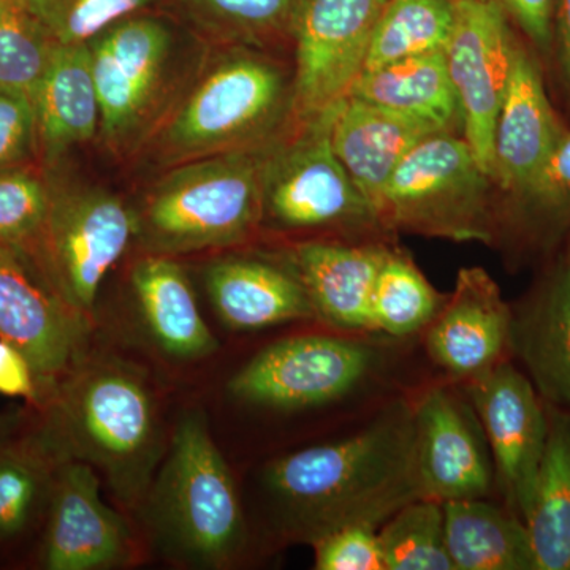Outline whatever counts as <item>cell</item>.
I'll use <instances>...</instances> for the list:
<instances>
[{"mask_svg":"<svg viewBox=\"0 0 570 570\" xmlns=\"http://www.w3.org/2000/svg\"><path fill=\"white\" fill-rule=\"evenodd\" d=\"M285 524L298 538L367 524L377 528L423 498L414 412L396 404L354 436L275 461L265 474Z\"/></svg>","mask_w":570,"mask_h":570,"instance_id":"1","label":"cell"},{"mask_svg":"<svg viewBox=\"0 0 570 570\" xmlns=\"http://www.w3.org/2000/svg\"><path fill=\"white\" fill-rule=\"evenodd\" d=\"M37 409L32 431L52 459L100 469L129 508L146 498L163 456V426L138 367L82 356Z\"/></svg>","mask_w":570,"mask_h":570,"instance_id":"2","label":"cell"},{"mask_svg":"<svg viewBox=\"0 0 570 570\" xmlns=\"http://www.w3.org/2000/svg\"><path fill=\"white\" fill-rule=\"evenodd\" d=\"M269 142L174 165L135 212L149 254L220 249L246 242L264 223Z\"/></svg>","mask_w":570,"mask_h":570,"instance_id":"3","label":"cell"},{"mask_svg":"<svg viewBox=\"0 0 570 570\" xmlns=\"http://www.w3.org/2000/svg\"><path fill=\"white\" fill-rule=\"evenodd\" d=\"M146 498L154 528L183 560L220 568L245 546L238 491L204 412L189 411L179 420Z\"/></svg>","mask_w":570,"mask_h":570,"instance_id":"4","label":"cell"},{"mask_svg":"<svg viewBox=\"0 0 570 570\" xmlns=\"http://www.w3.org/2000/svg\"><path fill=\"white\" fill-rule=\"evenodd\" d=\"M292 80L253 48L234 47L205 71L157 134L165 168L266 142L291 115Z\"/></svg>","mask_w":570,"mask_h":570,"instance_id":"5","label":"cell"},{"mask_svg":"<svg viewBox=\"0 0 570 570\" xmlns=\"http://www.w3.org/2000/svg\"><path fill=\"white\" fill-rule=\"evenodd\" d=\"M463 135H428L407 154L382 190L379 225L453 242H489L491 187Z\"/></svg>","mask_w":570,"mask_h":570,"instance_id":"6","label":"cell"},{"mask_svg":"<svg viewBox=\"0 0 570 570\" xmlns=\"http://www.w3.org/2000/svg\"><path fill=\"white\" fill-rule=\"evenodd\" d=\"M47 174L51 205L41 275L71 307L88 314L105 277L137 236V217L104 187L66 184L55 170Z\"/></svg>","mask_w":570,"mask_h":570,"instance_id":"7","label":"cell"},{"mask_svg":"<svg viewBox=\"0 0 570 570\" xmlns=\"http://www.w3.org/2000/svg\"><path fill=\"white\" fill-rule=\"evenodd\" d=\"M335 108L296 122V132L287 141L269 145L264 174V220L287 230L379 225L373 208L333 149Z\"/></svg>","mask_w":570,"mask_h":570,"instance_id":"8","label":"cell"},{"mask_svg":"<svg viewBox=\"0 0 570 570\" xmlns=\"http://www.w3.org/2000/svg\"><path fill=\"white\" fill-rule=\"evenodd\" d=\"M390 0H305L296 17L291 116L307 121L343 102L365 67Z\"/></svg>","mask_w":570,"mask_h":570,"instance_id":"9","label":"cell"},{"mask_svg":"<svg viewBox=\"0 0 570 570\" xmlns=\"http://www.w3.org/2000/svg\"><path fill=\"white\" fill-rule=\"evenodd\" d=\"M100 104L99 137L122 149L157 107L174 55V36L159 18L134 14L89 43Z\"/></svg>","mask_w":570,"mask_h":570,"instance_id":"10","label":"cell"},{"mask_svg":"<svg viewBox=\"0 0 570 570\" xmlns=\"http://www.w3.org/2000/svg\"><path fill=\"white\" fill-rule=\"evenodd\" d=\"M370 347L340 337L277 341L228 382V392L255 406L295 411L347 395L373 366Z\"/></svg>","mask_w":570,"mask_h":570,"instance_id":"11","label":"cell"},{"mask_svg":"<svg viewBox=\"0 0 570 570\" xmlns=\"http://www.w3.org/2000/svg\"><path fill=\"white\" fill-rule=\"evenodd\" d=\"M509 21L493 0H459L444 50L460 105L461 135L490 176L494 127L519 47Z\"/></svg>","mask_w":570,"mask_h":570,"instance_id":"12","label":"cell"},{"mask_svg":"<svg viewBox=\"0 0 570 570\" xmlns=\"http://www.w3.org/2000/svg\"><path fill=\"white\" fill-rule=\"evenodd\" d=\"M88 314L71 307L17 254L0 246V340L31 363L43 403L85 356Z\"/></svg>","mask_w":570,"mask_h":570,"instance_id":"13","label":"cell"},{"mask_svg":"<svg viewBox=\"0 0 570 570\" xmlns=\"http://www.w3.org/2000/svg\"><path fill=\"white\" fill-rule=\"evenodd\" d=\"M41 540V564L50 570H104L134 557L129 524L100 498L96 469L85 461L56 466Z\"/></svg>","mask_w":570,"mask_h":570,"instance_id":"14","label":"cell"},{"mask_svg":"<svg viewBox=\"0 0 570 570\" xmlns=\"http://www.w3.org/2000/svg\"><path fill=\"white\" fill-rule=\"evenodd\" d=\"M469 392L489 439L502 491L523 520L549 438L542 404L531 382L508 363L472 377Z\"/></svg>","mask_w":570,"mask_h":570,"instance_id":"15","label":"cell"},{"mask_svg":"<svg viewBox=\"0 0 570 570\" xmlns=\"http://www.w3.org/2000/svg\"><path fill=\"white\" fill-rule=\"evenodd\" d=\"M564 134L538 62L519 45L494 127L493 183L505 193L527 197Z\"/></svg>","mask_w":570,"mask_h":570,"instance_id":"16","label":"cell"},{"mask_svg":"<svg viewBox=\"0 0 570 570\" xmlns=\"http://www.w3.org/2000/svg\"><path fill=\"white\" fill-rule=\"evenodd\" d=\"M414 417L423 498H482L490 490L491 468L468 409L449 392L434 390L423 397Z\"/></svg>","mask_w":570,"mask_h":570,"instance_id":"17","label":"cell"},{"mask_svg":"<svg viewBox=\"0 0 570 570\" xmlns=\"http://www.w3.org/2000/svg\"><path fill=\"white\" fill-rule=\"evenodd\" d=\"M510 335L512 318L498 284L483 268H463L428 332L426 348L449 373L474 377L498 365Z\"/></svg>","mask_w":570,"mask_h":570,"instance_id":"18","label":"cell"},{"mask_svg":"<svg viewBox=\"0 0 570 570\" xmlns=\"http://www.w3.org/2000/svg\"><path fill=\"white\" fill-rule=\"evenodd\" d=\"M430 124L347 96L335 108L332 142L356 189L376 206L396 168L428 135ZM376 214V213H374Z\"/></svg>","mask_w":570,"mask_h":570,"instance_id":"19","label":"cell"},{"mask_svg":"<svg viewBox=\"0 0 570 570\" xmlns=\"http://www.w3.org/2000/svg\"><path fill=\"white\" fill-rule=\"evenodd\" d=\"M385 254L381 246L307 242L288 261L316 316L336 328L363 330L371 328V296Z\"/></svg>","mask_w":570,"mask_h":570,"instance_id":"20","label":"cell"},{"mask_svg":"<svg viewBox=\"0 0 570 570\" xmlns=\"http://www.w3.org/2000/svg\"><path fill=\"white\" fill-rule=\"evenodd\" d=\"M40 165L59 167L63 157L99 137L100 104L89 45H59L32 97Z\"/></svg>","mask_w":570,"mask_h":570,"instance_id":"21","label":"cell"},{"mask_svg":"<svg viewBox=\"0 0 570 570\" xmlns=\"http://www.w3.org/2000/svg\"><path fill=\"white\" fill-rule=\"evenodd\" d=\"M206 291L228 328H268L316 316L291 266L250 257H228L206 272Z\"/></svg>","mask_w":570,"mask_h":570,"instance_id":"22","label":"cell"},{"mask_svg":"<svg viewBox=\"0 0 570 570\" xmlns=\"http://www.w3.org/2000/svg\"><path fill=\"white\" fill-rule=\"evenodd\" d=\"M135 299L154 343L176 358H204L217 351L193 287L181 266L168 255L149 254L132 269Z\"/></svg>","mask_w":570,"mask_h":570,"instance_id":"23","label":"cell"},{"mask_svg":"<svg viewBox=\"0 0 570 570\" xmlns=\"http://www.w3.org/2000/svg\"><path fill=\"white\" fill-rule=\"evenodd\" d=\"M348 96L419 119L442 132H461L459 99L450 81L444 51L365 70Z\"/></svg>","mask_w":570,"mask_h":570,"instance_id":"24","label":"cell"},{"mask_svg":"<svg viewBox=\"0 0 570 570\" xmlns=\"http://www.w3.org/2000/svg\"><path fill=\"white\" fill-rule=\"evenodd\" d=\"M445 546L456 570H535L523 520L480 498L442 502Z\"/></svg>","mask_w":570,"mask_h":570,"instance_id":"25","label":"cell"},{"mask_svg":"<svg viewBox=\"0 0 570 570\" xmlns=\"http://www.w3.org/2000/svg\"><path fill=\"white\" fill-rule=\"evenodd\" d=\"M535 570L570 569V419L553 414L546 452L523 517Z\"/></svg>","mask_w":570,"mask_h":570,"instance_id":"26","label":"cell"},{"mask_svg":"<svg viewBox=\"0 0 570 570\" xmlns=\"http://www.w3.org/2000/svg\"><path fill=\"white\" fill-rule=\"evenodd\" d=\"M519 340L540 392L570 419V262L521 322Z\"/></svg>","mask_w":570,"mask_h":570,"instance_id":"27","label":"cell"},{"mask_svg":"<svg viewBox=\"0 0 570 570\" xmlns=\"http://www.w3.org/2000/svg\"><path fill=\"white\" fill-rule=\"evenodd\" d=\"M456 6L459 0H390L371 37L363 71L444 51L455 26Z\"/></svg>","mask_w":570,"mask_h":570,"instance_id":"28","label":"cell"},{"mask_svg":"<svg viewBox=\"0 0 570 570\" xmlns=\"http://www.w3.org/2000/svg\"><path fill=\"white\" fill-rule=\"evenodd\" d=\"M58 464L32 430L0 449V542L31 528L48 504Z\"/></svg>","mask_w":570,"mask_h":570,"instance_id":"29","label":"cell"},{"mask_svg":"<svg viewBox=\"0 0 570 570\" xmlns=\"http://www.w3.org/2000/svg\"><path fill=\"white\" fill-rule=\"evenodd\" d=\"M206 36L242 48H262L294 31L299 0H175Z\"/></svg>","mask_w":570,"mask_h":570,"instance_id":"30","label":"cell"},{"mask_svg":"<svg viewBox=\"0 0 570 570\" xmlns=\"http://www.w3.org/2000/svg\"><path fill=\"white\" fill-rule=\"evenodd\" d=\"M50 205V178L40 165L0 174V246L17 254L41 277Z\"/></svg>","mask_w":570,"mask_h":570,"instance_id":"31","label":"cell"},{"mask_svg":"<svg viewBox=\"0 0 570 570\" xmlns=\"http://www.w3.org/2000/svg\"><path fill=\"white\" fill-rule=\"evenodd\" d=\"M444 302L417 266L387 250L371 296V328L412 335L434 321Z\"/></svg>","mask_w":570,"mask_h":570,"instance_id":"32","label":"cell"},{"mask_svg":"<svg viewBox=\"0 0 570 570\" xmlns=\"http://www.w3.org/2000/svg\"><path fill=\"white\" fill-rule=\"evenodd\" d=\"M377 535L385 570H455L445 546L442 502H409Z\"/></svg>","mask_w":570,"mask_h":570,"instance_id":"33","label":"cell"},{"mask_svg":"<svg viewBox=\"0 0 570 570\" xmlns=\"http://www.w3.org/2000/svg\"><path fill=\"white\" fill-rule=\"evenodd\" d=\"M58 47L20 0H0V91L32 102Z\"/></svg>","mask_w":570,"mask_h":570,"instance_id":"34","label":"cell"},{"mask_svg":"<svg viewBox=\"0 0 570 570\" xmlns=\"http://www.w3.org/2000/svg\"><path fill=\"white\" fill-rule=\"evenodd\" d=\"M59 45H89L116 22L141 13L154 0H20Z\"/></svg>","mask_w":570,"mask_h":570,"instance_id":"35","label":"cell"},{"mask_svg":"<svg viewBox=\"0 0 570 570\" xmlns=\"http://www.w3.org/2000/svg\"><path fill=\"white\" fill-rule=\"evenodd\" d=\"M318 570H385L376 528L351 524L313 540Z\"/></svg>","mask_w":570,"mask_h":570,"instance_id":"36","label":"cell"},{"mask_svg":"<svg viewBox=\"0 0 570 570\" xmlns=\"http://www.w3.org/2000/svg\"><path fill=\"white\" fill-rule=\"evenodd\" d=\"M32 165H40L33 105L26 97L0 91V174Z\"/></svg>","mask_w":570,"mask_h":570,"instance_id":"37","label":"cell"},{"mask_svg":"<svg viewBox=\"0 0 570 570\" xmlns=\"http://www.w3.org/2000/svg\"><path fill=\"white\" fill-rule=\"evenodd\" d=\"M528 204L553 219L570 223V134L562 135L538 179L523 198Z\"/></svg>","mask_w":570,"mask_h":570,"instance_id":"38","label":"cell"},{"mask_svg":"<svg viewBox=\"0 0 570 570\" xmlns=\"http://www.w3.org/2000/svg\"><path fill=\"white\" fill-rule=\"evenodd\" d=\"M508 14L509 20L547 50L553 40L554 0H493Z\"/></svg>","mask_w":570,"mask_h":570,"instance_id":"39","label":"cell"},{"mask_svg":"<svg viewBox=\"0 0 570 570\" xmlns=\"http://www.w3.org/2000/svg\"><path fill=\"white\" fill-rule=\"evenodd\" d=\"M0 395L24 397L33 407L40 401L31 363L21 351L3 340H0Z\"/></svg>","mask_w":570,"mask_h":570,"instance_id":"40","label":"cell"},{"mask_svg":"<svg viewBox=\"0 0 570 570\" xmlns=\"http://www.w3.org/2000/svg\"><path fill=\"white\" fill-rule=\"evenodd\" d=\"M562 70L570 85V0H560L557 14Z\"/></svg>","mask_w":570,"mask_h":570,"instance_id":"41","label":"cell"},{"mask_svg":"<svg viewBox=\"0 0 570 570\" xmlns=\"http://www.w3.org/2000/svg\"><path fill=\"white\" fill-rule=\"evenodd\" d=\"M22 425H24V415L20 412H0V449L20 436Z\"/></svg>","mask_w":570,"mask_h":570,"instance_id":"42","label":"cell"}]
</instances>
